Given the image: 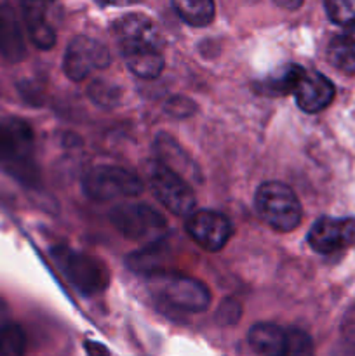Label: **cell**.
Here are the masks:
<instances>
[{"instance_id": "6da1fadb", "label": "cell", "mask_w": 355, "mask_h": 356, "mask_svg": "<svg viewBox=\"0 0 355 356\" xmlns=\"http://www.w3.org/2000/svg\"><path fill=\"white\" fill-rule=\"evenodd\" d=\"M0 167L21 183L38 179L33 129L23 118H0Z\"/></svg>"}, {"instance_id": "7a4b0ae2", "label": "cell", "mask_w": 355, "mask_h": 356, "mask_svg": "<svg viewBox=\"0 0 355 356\" xmlns=\"http://www.w3.org/2000/svg\"><path fill=\"white\" fill-rule=\"evenodd\" d=\"M51 259L70 285L86 298L101 294L110 284L108 268L90 254L79 252L66 245H56L51 249Z\"/></svg>"}, {"instance_id": "3957f363", "label": "cell", "mask_w": 355, "mask_h": 356, "mask_svg": "<svg viewBox=\"0 0 355 356\" xmlns=\"http://www.w3.org/2000/svg\"><path fill=\"white\" fill-rule=\"evenodd\" d=\"M254 207L270 228L281 233L298 228L303 218V209L296 193L281 181L260 184L254 195Z\"/></svg>"}, {"instance_id": "277c9868", "label": "cell", "mask_w": 355, "mask_h": 356, "mask_svg": "<svg viewBox=\"0 0 355 356\" xmlns=\"http://www.w3.org/2000/svg\"><path fill=\"white\" fill-rule=\"evenodd\" d=\"M150 289L164 305L188 313H202L211 305V292L197 278L180 273L150 275Z\"/></svg>"}, {"instance_id": "5b68a950", "label": "cell", "mask_w": 355, "mask_h": 356, "mask_svg": "<svg viewBox=\"0 0 355 356\" xmlns=\"http://www.w3.org/2000/svg\"><path fill=\"white\" fill-rule=\"evenodd\" d=\"M115 35L118 38L124 61L164 56V38L159 28L150 17L143 14H125L115 23Z\"/></svg>"}, {"instance_id": "8992f818", "label": "cell", "mask_w": 355, "mask_h": 356, "mask_svg": "<svg viewBox=\"0 0 355 356\" xmlns=\"http://www.w3.org/2000/svg\"><path fill=\"white\" fill-rule=\"evenodd\" d=\"M146 179L153 197L174 216H190L195 212V195L188 181L166 163L150 162L146 167Z\"/></svg>"}, {"instance_id": "52a82bcc", "label": "cell", "mask_w": 355, "mask_h": 356, "mask_svg": "<svg viewBox=\"0 0 355 356\" xmlns=\"http://www.w3.org/2000/svg\"><path fill=\"white\" fill-rule=\"evenodd\" d=\"M82 190L90 200L111 202L138 197L145 190L143 181L131 170L115 165L93 167L82 179Z\"/></svg>"}, {"instance_id": "ba28073f", "label": "cell", "mask_w": 355, "mask_h": 356, "mask_svg": "<svg viewBox=\"0 0 355 356\" xmlns=\"http://www.w3.org/2000/svg\"><path fill=\"white\" fill-rule=\"evenodd\" d=\"M110 221L122 236L134 242L155 243L166 233L164 216L148 204H118L111 209Z\"/></svg>"}, {"instance_id": "9c48e42d", "label": "cell", "mask_w": 355, "mask_h": 356, "mask_svg": "<svg viewBox=\"0 0 355 356\" xmlns=\"http://www.w3.org/2000/svg\"><path fill=\"white\" fill-rule=\"evenodd\" d=\"M111 63L110 52L100 40L79 35L73 37L63 58V72L73 82H82L96 68H106Z\"/></svg>"}, {"instance_id": "30bf717a", "label": "cell", "mask_w": 355, "mask_h": 356, "mask_svg": "<svg viewBox=\"0 0 355 356\" xmlns=\"http://www.w3.org/2000/svg\"><path fill=\"white\" fill-rule=\"evenodd\" d=\"M184 228L188 236L207 252L221 250L230 242L233 233L232 221L221 212L209 211V209L195 211L194 214L188 216Z\"/></svg>"}, {"instance_id": "8fae6325", "label": "cell", "mask_w": 355, "mask_h": 356, "mask_svg": "<svg viewBox=\"0 0 355 356\" xmlns=\"http://www.w3.org/2000/svg\"><path fill=\"white\" fill-rule=\"evenodd\" d=\"M306 242L319 254H334L355 245V218L317 219L306 233Z\"/></svg>"}, {"instance_id": "7c38bea8", "label": "cell", "mask_w": 355, "mask_h": 356, "mask_svg": "<svg viewBox=\"0 0 355 356\" xmlns=\"http://www.w3.org/2000/svg\"><path fill=\"white\" fill-rule=\"evenodd\" d=\"M292 94H294L299 110H303L305 113H319L333 103L336 89L326 75L312 72V70H305L303 75L299 76Z\"/></svg>"}, {"instance_id": "4fadbf2b", "label": "cell", "mask_w": 355, "mask_h": 356, "mask_svg": "<svg viewBox=\"0 0 355 356\" xmlns=\"http://www.w3.org/2000/svg\"><path fill=\"white\" fill-rule=\"evenodd\" d=\"M0 54L10 63L23 61L26 56L21 23L9 3H0Z\"/></svg>"}, {"instance_id": "5bb4252c", "label": "cell", "mask_w": 355, "mask_h": 356, "mask_svg": "<svg viewBox=\"0 0 355 356\" xmlns=\"http://www.w3.org/2000/svg\"><path fill=\"white\" fill-rule=\"evenodd\" d=\"M21 9H23L26 31L35 47L42 49V51H49V49L54 47L58 35H56V28L49 23L44 3L26 2L21 6Z\"/></svg>"}, {"instance_id": "9a60e30c", "label": "cell", "mask_w": 355, "mask_h": 356, "mask_svg": "<svg viewBox=\"0 0 355 356\" xmlns=\"http://www.w3.org/2000/svg\"><path fill=\"white\" fill-rule=\"evenodd\" d=\"M287 329L270 322L254 323L247 332V341L253 351L260 356H281L285 346Z\"/></svg>"}, {"instance_id": "2e32d148", "label": "cell", "mask_w": 355, "mask_h": 356, "mask_svg": "<svg viewBox=\"0 0 355 356\" xmlns=\"http://www.w3.org/2000/svg\"><path fill=\"white\" fill-rule=\"evenodd\" d=\"M327 59L340 72L355 75V23L333 37L327 45Z\"/></svg>"}, {"instance_id": "e0dca14e", "label": "cell", "mask_w": 355, "mask_h": 356, "mask_svg": "<svg viewBox=\"0 0 355 356\" xmlns=\"http://www.w3.org/2000/svg\"><path fill=\"white\" fill-rule=\"evenodd\" d=\"M173 7L181 21L195 28L207 26L216 16V6L211 0H178Z\"/></svg>"}, {"instance_id": "ac0fdd59", "label": "cell", "mask_w": 355, "mask_h": 356, "mask_svg": "<svg viewBox=\"0 0 355 356\" xmlns=\"http://www.w3.org/2000/svg\"><path fill=\"white\" fill-rule=\"evenodd\" d=\"M303 72H305V68L298 65L282 66L261 82V90L265 94H270V96H284V94L292 92Z\"/></svg>"}, {"instance_id": "d6986e66", "label": "cell", "mask_w": 355, "mask_h": 356, "mask_svg": "<svg viewBox=\"0 0 355 356\" xmlns=\"http://www.w3.org/2000/svg\"><path fill=\"white\" fill-rule=\"evenodd\" d=\"M26 337L23 329L16 323H7L0 329V356H24Z\"/></svg>"}, {"instance_id": "ffe728a7", "label": "cell", "mask_w": 355, "mask_h": 356, "mask_svg": "<svg viewBox=\"0 0 355 356\" xmlns=\"http://www.w3.org/2000/svg\"><path fill=\"white\" fill-rule=\"evenodd\" d=\"M90 101L101 108H113L120 101V89L108 80L97 79L87 89Z\"/></svg>"}, {"instance_id": "44dd1931", "label": "cell", "mask_w": 355, "mask_h": 356, "mask_svg": "<svg viewBox=\"0 0 355 356\" xmlns=\"http://www.w3.org/2000/svg\"><path fill=\"white\" fill-rule=\"evenodd\" d=\"M281 356H313L312 337L298 327H287L285 346Z\"/></svg>"}, {"instance_id": "7402d4cb", "label": "cell", "mask_w": 355, "mask_h": 356, "mask_svg": "<svg viewBox=\"0 0 355 356\" xmlns=\"http://www.w3.org/2000/svg\"><path fill=\"white\" fill-rule=\"evenodd\" d=\"M327 17L333 23L341 24V26H350L355 23V0H334V2H326Z\"/></svg>"}, {"instance_id": "603a6c76", "label": "cell", "mask_w": 355, "mask_h": 356, "mask_svg": "<svg viewBox=\"0 0 355 356\" xmlns=\"http://www.w3.org/2000/svg\"><path fill=\"white\" fill-rule=\"evenodd\" d=\"M240 315H242V306L235 299H225L218 308V313H216L218 322L221 325H233V323L239 322Z\"/></svg>"}, {"instance_id": "cb8c5ba5", "label": "cell", "mask_w": 355, "mask_h": 356, "mask_svg": "<svg viewBox=\"0 0 355 356\" xmlns=\"http://www.w3.org/2000/svg\"><path fill=\"white\" fill-rule=\"evenodd\" d=\"M166 113L171 115L174 118H184L190 117L195 110L194 101H190L188 97L184 96H173L169 101L166 103Z\"/></svg>"}, {"instance_id": "d4e9b609", "label": "cell", "mask_w": 355, "mask_h": 356, "mask_svg": "<svg viewBox=\"0 0 355 356\" xmlns=\"http://www.w3.org/2000/svg\"><path fill=\"white\" fill-rule=\"evenodd\" d=\"M7 323H10V313H9V308H7L6 301L0 299V329L6 327Z\"/></svg>"}, {"instance_id": "484cf974", "label": "cell", "mask_w": 355, "mask_h": 356, "mask_svg": "<svg viewBox=\"0 0 355 356\" xmlns=\"http://www.w3.org/2000/svg\"><path fill=\"white\" fill-rule=\"evenodd\" d=\"M277 6L278 7H284V9H298V7H301V2H281V0H277Z\"/></svg>"}]
</instances>
